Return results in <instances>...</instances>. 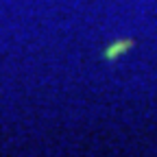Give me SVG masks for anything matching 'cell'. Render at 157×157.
<instances>
[{"label":"cell","instance_id":"obj_1","mask_svg":"<svg viewBox=\"0 0 157 157\" xmlns=\"http://www.w3.org/2000/svg\"><path fill=\"white\" fill-rule=\"evenodd\" d=\"M135 46V39L127 37V39H116V42H111L105 50H103V57H105V61H116L118 57H122L127 50H131Z\"/></svg>","mask_w":157,"mask_h":157}]
</instances>
